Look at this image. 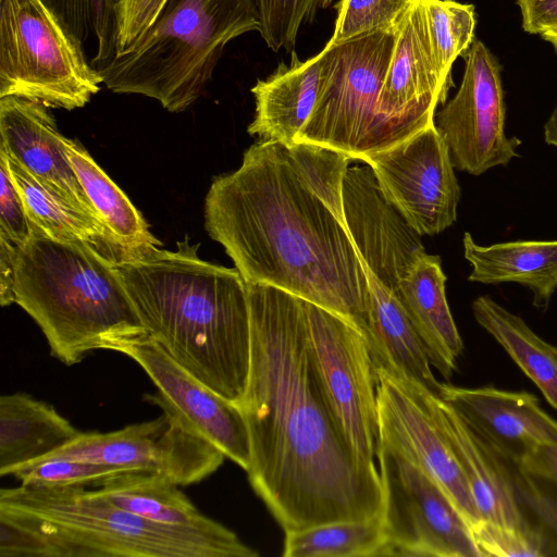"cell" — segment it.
Here are the masks:
<instances>
[{"label":"cell","instance_id":"37","mask_svg":"<svg viewBox=\"0 0 557 557\" xmlns=\"http://www.w3.org/2000/svg\"><path fill=\"white\" fill-rule=\"evenodd\" d=\"M166 0H115L117 53L131 48L150 27Z\"/></svg>","mask_w":557,"mask_h":557},{"label":"cell","instance_id":"16","mask_svg":"<svg viewBox=\"0 0 557 557\" xmlns=\"http://www.w3.org/2000/svg\"><path fill=\"white\" fill-rule=\"evenodd\" d=\"M447 94L433 59L422 0H414L398 24L379 111L401 141L434 124L435 109Z\"/></svg>","mask_w":557,"mask_h":557},{"label":"cell","instance_id":"21","mask_svg":"<svg viewBox=\"0 0 557 557\" xmlns=\"http://www.w3.org/2000/svg\"><path fill=\"white\" fill-rule=\"evenodd\" d=\"M290 53L288 65L281 62L273 74L251 88L256 109L247 131L260 140L294 144L314 107L321 54L300 61L295 51Z\"/></svg>","mask_w":557,"mask_h":557},{"label":"cell","instance_id":"8","mask_svg":"<svg viewBox=\"0 0 557 557\" xmlns=\"http://www.w3.org/2000/svg\"><path fill=\"white\" fill-rule=\"evenodd\" d=\"M101 76L40 0H0V98L83 108Z\"/></svg>","mask_w":557,"mask_h":557},{"label":"cell","instance_id":"18","mask_svg":"<svg viewBox=\"0 0 557 557\" xmlns=\"http://www.w3.org/2000/svg\"><path fill=\"white\" fill-rule=\"evenodd\" d=\"M399 376L423 405L450 447L481 519L508 527L530 525L516 495L512 466L503 460L438 395Z\"/></svg>","mask_w":557,"mask_h":557},{"label":"cell","instance_id":"36","mask_svg":"<svg viewBox=\"0 0 557 557\" xmlns=\"http://www.w3.org/2000/svg\"><path fill=\"white\" fill-rule=\"evenodd\" d=\"M0 234L15 246H20L29 239L32 226L10 172L8 156L2 147H0Z\"/></svg>","mask_w":557,"mask_h":557},{"label":"cell","instance_id":"27","mask_svg":"<svg viewBox=\"0 0 557 557\" xmlns=\"http://www.w3.org/2000/svg\"><path fill=\"white\" fill-rule=\"evenodd\" d=\"M476 322L506 350L557 410V347L536 335L519 315L487 295L472 302Z\"/></svg>","mask_w":557,"mask_h":557},{"label":"cell","instance_id":"23","mask_svg":"<svg viewBox=\"0 0 557 557\" xmlns=\"http://www.w3.org/2000/svg\"><path fill=\"white\" fill-rule=\"evenodd\" d=\"M82 432L51 405L26 393L0 397V475L45 458L76 440Z\"/></svg>","mask_w":557,"mask_h":557},{"label":"cell","instance_id":"40","mask_svg":"<svg viewBox=\"0 0 557 557\" xmlns=\"http://www.w3.org/2000/svg\"><path fill=\"white\" fill-rule=\"evenodd\" d=\"M517 468L535 480L557 485V445L536 448Z\"/></svg>","mask_w":557,"mask_h":557},{"label":"cell","instance_id":"10","mask_svg":"<svg viewBox=\"0 0 557 557\" xmlns=\"http://www.w3.org/2000/svg\"><path fill=\"white\" fill-rule=\"evenodd\" d=\"M112 432L83 433L47 457L90 460L124 471L164 476L180 486L198 483L215 472L225 455L175 412ZM46 458V457H45Z\"/></svg>","mask_w":557,"mask_h":557},{"label":"cell","instance_id":"25","mask_svg":"<svg viewBox=\"0 0 557 557\" xmlns=\"http://www.w3.org/2000/svg\"><path fill=\"white\" fill-rule=\"evenodd\" d=\"M8 164L32 225L59 240L89 244L114 263L124 261L121 249L102 224L9 156Z\"/></svg>","mask_w":557,"mask_h":557},{"label":"cell","instance_id":"42","mask_svg":"<svg viewBox=\"0 0 557 557\" xmlns=\"http://www.w3.org/2000/svg\"><path fill=\"white\" fill-rule=\"evenodd\" d=\"M545 141L557 148V104L544 125Z\"/></svg>","mask_w":557,"mask_h":557},{"label":"cell","instance_id":"6","mask_svg":"<svg viewBox=\"0 0 557 557\" xmlns=\"http://www.w3.org/2000/svg\"><path fill=\"white\" fill-rule=\"evenodd\" d=\"M0 509L24 517L70 544L76 557H256L226 527L162 525L85 486L21 484L0 490Z\"/></svg>","mask_w":557,"mask_h":557},{"label":"cell","instance_id":"22","mask_svg":"<svg viewBox=\"0 0 557 557\" xmlns=\"http://www.w3.org/2000/svg\"><path fill=\"white\" fill-rule=\"evenodd\" d=\"M468 280L482 284L518 283L533 293V305L546 309L557 289V240H515L490 246L465 233Z\"/></svg>","mask_w":557,"mask_h":557},{"label":"cell","instance_id":"14","mask_svg":"<svg viewBox=\"0 0 557 557\" xmlns=\"http://www.w3.org/2000/svg\"><path fill=\"white\" fill-rule=\"evenodd\" d=\"M121 354L135 360L158 388L157 394L145 395L146 401L172 410L225 457L245 471L249 469V430L235 403L191 374L151 337Z\"/></svg>","mask_w":557,"mask_h":557},{"label":"cell","instance_id":"15","mask_svg":"<svg viewBox=\"0 0 557 557\" xmlns=\"http://www.w3.org/2000/svg\"><path fill=\"white\" fill-rule=\"evenodd\" d=\"M380 441L421 468L445 492L470 529L481 520L450 447L403 379L374 369Z\"/></svg>","mask_w":557,"mask_h":557},{"label":"cell","instance_id":"38","mask_svg":"<svg viewBox=\"0 0 557 557\" xmlns=\"http://www.w3.org/2000/svg\"><path fill=\"white\" fill-rule=\"evenodd\" d=\"M517 498L541 522V528L557 536V497L545 493L536 480L512 467Z\"/></svg>","mask_w":557,"mask_h":557},{"label":"cell","instance_id":"24","mask_svg":"<svg viewBox=\"0 0 557 557\" xmlns=\"http://www.w3.org/2000/svg\"><path fill=\"white\" fill-rule=\"evenodd\" d=\"M73 170L101 222L121 249L124 261L140 258L162 244L122 189L98 165L84 146L64 136Z\"/></svg>","mask_w":557,"mask_h":557},{"label":"cell","instance_id":"19","mask_svg":"<svg viewBox=\"0 0 557 557\" xmlns=\"http://www.w3.org/2000/svg\"><path fill=\"white\" fill-rule=\"evenodd\" d=\"M0 147L11 159L104 226L73 170L64 136L46 106L15 96L0 98Z\"/></svg>","mask_w":557,"mask_h":557},{"label":"cell","instance_id":"11","mask_svg":"<svg viewBox=\"0 0 557 557\" xmlns=\"http://www.w3.org/2000/svg\"><path fill=\"white\" fill-rule=\"evenodd\" d=\"M311 347L329 401L349 444L374 463L379 447L376 376L363 334L341 315L306 301Z\"/></svg>","mask_w":557,"mask_h":557},{"label":"cell","instance_id":"9","mask_svg":"<svg viewBox=\"0 0 557 557\" xmlns=\"http://www.w3.org/2000/svg\"><path fill=\"white\" fill-rule=\"evenodd\" d=\"M376 458L391 556L480 557L470 527L428 473L383 442Z\"/></svg>","mask_w":557,"mask_h":557},{"label":"cell","instance_id":"43","mask_svg":"<svg viewBox=\"0 0 557 557\" xmlns=\"http://www.w3.org/2000/svg\"><path fill=\"white\" fill-rule=\"evenodd\" d=\"M543 39L550 42L557 51V28L550 29L541 35Z\"/></svg>","mask_w":557,"mask_h":557},{"label":"cell","instance_id":"39","mask_svg":"<svg viewBox=\"0 0 557 557\" xmlns=\"http://www.w3.org/2000/svg\"><path fill=\"white\" fill-rule=\"evenodd\" d=\"M520 9L523 29L542 35L557 28V0H516Z\"/></svg>","mask_w":557,"mask_h":557},{"label":"cell","instance_id":"41","mask_svg":"<svg viewBox=\"0 0 557 557\" xmlns=\"http://www.w3.org/2000/svg\"><path fill=\"white\" fill-rule=\"evenodd\" d=\"M16 246L0 234V304L2 307L14 302Z\"/></svg>","mask_w":557,"mask_h":557},{"label":"cell","instance_id":"29","mask_svg":"<svg viewBox=\"0 0 557 557\" xmlns=\"http://www.w3.org/2000/svg\"><path fill=\"white\" fill-rule=\"evenodd\" d=\"M98 73L117 54L115 0H40Z\"/></svg>","mask_w":557,"mask_h":557},{"label":"cell","instance_id":"1","mask_svg":"<svg viewBox=\"0 0 557 557\" xmlns=\"http://www.w3.org/2000/svg\"><path fill=\"white\" fill-rule=\"evenodd\" d=\"M250 363L236 404L246 419L255 493L284 532L383 516L375 463L349 444L313 356L306 300L247 283Z\"/></svg>","mask_w":557,"mask_h":557},{"label":"cell","instance_id":"4","mask_svg":"<svg viewBox=\"0 0 557 557\" xmlns=\"http://www.w3.org/2000/svg\"><path fill=\"white\" fill-rule=\"evenodd\" d=\"M16 246L14 302L66 366L94 350L122 352L150 337L115 263L86 243L52 238L32 225Z\"/></svg>","mask_w":557,"mask_h":557},{"label":"cell","instance_id":"13","mask_svg":"<svg viewBox=\"0 0 557 557\" xmlns=\"http://www.w3.org/2000/svg\"><path fill=\"white\" fill-rule=\"evenodd\" d=\"M463 59L460 86L435 114L434 124L448 145L454 166L481 175L518 157L521 141L506 136L502 69L495 55L474 39Z\"/></svg>","mask_w":557,"mask_h":557},{"label":"cell","instance_id":"17","mask_svg":"<svg viewBox=\"0 0 557 557\" xmlns=\"http://www.w3.org/2000/svg\"><path fill=\"white\" fill-rule=\"evenodd\" d=\"M440 397L512 467L541 446L557 445V421L533 394L442 384Z\"/></svg>","mask_w":557,"mask_h":557},{"label":"cell","instance_id":"26","mask_svg":"<svg viewBox=\"0 0 557 557\" xmlns=\"http://www.w3.org/2000/svg\"><path fill=\"white\" fill-rule=\"evenodd\" d=\"M178 486L158 474L123 471L96 490L111 503L154 523L201 531L224 527L201 513Z\"/></svg>","mask_w":557,"mask_h":557},{"label":"cell","instance_id":"20","mask_svg":"<svg viewBox=\"0 0 557 557\" xmlns=\"http://www.w3.org/2000/svg\"><path fill=\"white\" fill-rule=\"evenodd\" d=\"M445 283L441 258L424 253L400 280L398 297L431 366L448 380L456 370L463 343L449 310Z\"/></svg>","mask_w":557,"mask_h":557},{"label":"cell","instance_id":"35","mask_svg":"<svg viewBox=\"0 0 557 557\" xmlns=\"http://www.w3.org/2000/svg\"><path fill=\"white\" fill-rule=\"evenodd\" d=\"M414 0H339L337 18L330 39L337 42L354 36L384 29L399 23Z\"/></svg>","mask_w":557,"mask_h":557},{"label":"cell","instance_id":"30","mask_svg":"<svg viewBox=\"0 0 557 557\" xmlns=\"http://www.w3.org/2000/svg\"><path fill=\"white\" fill-rule=\"evenodd\" d=\"M422 3L435 66L443 86L449 90L453 64L474 40V7L455 0H422Z\"/></svg>","mask_w":557,"mask_h":557},{"label":"cell","instance_id":"28","mask_svg":"<svg viewBox=\"0 0 557 557\" xmlns=\"http://www.w3.org/2000/svg\"><path fill=\"white\" fill-rule=\"evenodd\" d=\"M284 557L391 556L383 516L336 520L285 532Z\"/></svg>","mask_w":557,"mask_h":557},{"label":"cell","instance_id":"33","mask_svg":"<svg viewBox=\"0 0 557 557\" xmlns=\"http://www.w3.org/2000/svg\"><path fill=\"white\" fill-rule=\"evenodd\" d=\"M0 557H76L74 548L35 522L0 509Z\"/></svg>","mask_w":557,"mask_h":557},{"label":"cell","instance_id":"3","mask_svg":"<svg viewBox=\"0 0 557 557\" xmlns=\"http://www.w3.org/2000/svg\"><path fill=\"white\" fill-rule=\"evenodd\" d=\"M115 263L151 338L180 364L237 404L250 363L247 283L236 268L202 260L188 237Z\"/></svg>","mask_w":557,"mask_h":557},{"label":"cell","instance_id":"34","mask_svg":"<svg viewBox=\"0 0 557 557\" xmlns=\"http://www.w3.org/2000/svg\"><path fill=\"white\" fill-rule=\"evenodd\" d=\"M470 530L480 557L550 555L546 534L541 527H508L481 519Z\"/></svg>","mask_w":557,"mask_h":557},{"label":"cell","instance_id":"32","mask_svg":"<svg viewBox=\"0 0 557 557\" xmlns=\"http://www.w3.org/2000/svg\"><path fill=\"white\" fill-rule=\"evenodd\" d=\"M333 0H257L259 33L274 52L294 51L300 27L310 23L319 10Z\"/></svg>","mask_w":557,"mask_h":557},{"label":"cell","instance_id":"7","mask_svg":"<svg viewBox=\"0 0 557 557\" xmlns=\"http://www.w3.org/2000/svg\"><path fill=\"white\" fill-rule=\"evenodd\" d=\"M398 24L326 42L314 107L295 143L320 145L358 161L399 143L379 111Z\"/></svg>","mask_w":557,"mask_h":557},{"label":"cell","instance_id":"12","mask_svg":"<svg viewBox=\"0 0 557 557\" xmlns=\"http://www.w3.org/2000/svg\"><path fill=\"white\" fill-rule=\"evenodd\" d=\"M385 199L420 235H435L457 220L461 190L450 151L435 124L364 157Z\"/></svg>","mask_w":557,"mask_h":557},{"label":"cell","instance_id":"5","mask_svg":"<svg viewBox=\"0 0 557 557\" xmlns=\"http://www.w3.org/2000/svg\"><path fill=\"white\" fill-rule=\"evenodd\" d=\"M259 29L255 0H166L146 33L99 74L113 92L182 112L202 95L226 45Z\"/></svg>","mask_w":557,"mask_h":557},{"label":"cell","instance_id":"2","mask_svg":"<svg viewBox=\"0 0 557 557\" xmlns=\"http://www.w3.org/2000/svg\"><path fill=\"white\" fill-rule=\"evenodd\" d=\"M351 161L315 144L259 139L212 182L205 226L246 283L330 310L366 336L368 284L343 203Z\"/></svg>","mask_w":557,"mask_h":557},{"label":"cell","instance_id":"31","mask_svg":"<svg viewBox=\"0 0 557 557\" xmlns=\"http://www.w3.org/2000/svg\"><path fill=\"white\" fill-rule=\"evenodd\" d=\"M119 467L66 457H46L17 468L14 475L21 484L40 486H97L123 472Z\"/></svg>","mask_w":557,"mask_h":557}]
</instances>
